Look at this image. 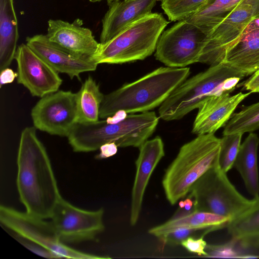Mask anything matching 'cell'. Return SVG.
<instances>
[{
	"label": "cell",
	"mask_w": 259,
	"mask_h": 259,
	"mask_svg": "<svg viewBox=\"0 0 259 259\" xmlns=\"http://www.w3.org/2000/svg\"><path fill=\"white\" fill-rule=\"evenodd\" d=\"M104 209L87 210L78 208L61 197L50 218L62 242L66 244L93 240L105 228Z\"/></svg>",
	"instance_id": "11"
},
{
	"label": "cell",
	"mask_w": 259,
	"mask_h": 259,
	"mask_svg": "<svg viewBox=\"0 0 259 259\" xmlns=\"http://www.w3.org/2000/svg\"><path fill=\"white\" fill-rule=\"evenodd\" d=\"M13 208L1 205V224L16 235L38 244L57 254L60 258L74 259L107 258L81 252L61 241L51 221L48 222Z\"/></svg>",
	"instance_id": "8"
},
{
	"label": "cell",
	"mask_w": 259,
	"mask_h": 259,
	"mask_svg": "<svg viewBox=\"0 0 259 259\" xmlns=\"http://www.w3.org/2000/svg\"><path fill=\"white\" fill-rule=\"evenodd\" d=\"M244 76L221 63L186 79L177 87L158 109L160 118L179 120L197 108L208 97L231 93Z\"/></svg>",
	"instance_id": "5"
},
{
	"label": "cell",
	"mask_w": 259,
	"mask_h": 259,
	"mask_svg": "<svg viewBox=\"0 0 259 259\" xmlns=\"http://www.w3.org/2000/svg\"><path fill=\"white\" fill-rule=\"evenodd\" d=\"M252 205L226 227L233 242L244 248H259V197L253 198Z\"/></svg>",
	"instance_id": "23"
},
{
	"label": "cell",
	"mask_w": 259,
	"mask_h": 259,
	"mask_svg": "<svg viewBox=\"0 0 259 259\" xmlns=\"http://www.w3.org/2000/svg\"><path fill=\"white\" fill-rule=\"evenodd\" d=\"M189 74L190 68L187 67L158 68L104 95L99 117L105 119L119 111L142 113L160 106Z\"/></svg>",
	"instance_id": "2"
},
{
	"label": "cell",
	"mask_w": 259,
	"mask_h": 259,
	"mask_svg": "<svg viewBox=\"0 0 259 259\" xmlns=\"http://www.w3.org/2000/svg\"><path fill=\"white\" fill-rule=\"evenodd\" d=\"M259 128V102L234 114L226 124L223 135L251 133Z\"/></svg>",
	"instance_id": "26"
},
{
	"label": "cell",
	"mask_w": 259,
	"mask_h": 259,
	"mask_svg": "<svg viewBox=\"0 0 259 259\" xmlns=\"http://www.w3.org/2000/svg\"><path fill=\"white\" fill-rule=\"evenodd\" d=\"M250 93L240 92L230 95L226 93L206 98L198 108L192 133L197 135L214 134L228 122L238 105Z\"/></svg>",
	"instance_id": "18"
},
{
	"label": "cell",
	"mask_w": 259,
	"mask_h": 259,
	"mask_svg": "<svg viewBox=\"0 0 259 259\" xmlns=\"http://www.w3.org/2000/svg\"><path fill=\"white\" fill-rule=\"evenodd\" d=\"M168 23L162 14L151 13L109 41L100 43L97 51L90 58L98 65L144 60L155 51L158 39Z\"/></svg>",
	"instance_id": "6"
},
{
	"label": "cell",
	"mask_w": 259,
	"mask_h": 259,
	"mask_svg": "<svg viewBox=\"0 0 259 259\" xmlns=\"http://www.w3.org/2000/svg\"><path fill=\"white\" fill-rule=\"evenodd\" d=\"M76 94L77 123L87 124L98 121L104 95L99 84L89 76Z\"/></svg>",
	"instance_id": "25"
},
{
	"label": "cell",
	"mask_w": 259,
	"mask_h": 259,
	"mask_svg": "<svg viewBox=\"0 0 259 259\" xmlns=\"http://www.w3.org/2000/svg\"><path fill=\"white\" fill-rule=\"evenodd\" d=\"M259 16V0H242L208 35L198 62L210 66L222 62L227 50L245 28Z\"/></svg>",
	"instance_id": "10"
},
{
	"label": "cell",
	"mask_w": 259,
	"mask_h": 259,
	"mask_svg": "<svg viewBox=\"0 0 259 259\" xmlns=\"http://www.w3.org/2000/svg\"><path fill=\"white\" fill-rule=\"evenodd\" d=\"M17 72H15L12 69L9 67L1 71L0 86L10 83L13 82L16 77H17Z\"/></svg>",
	"instance_id": "35"
},
{
	"label": "cell",
	"mask_w": 259,
	"mask_h": 259,
	"mask_svg": "<svg viewBox=\"0 0 259 259\" xmlns=\"http://www.w3.org/2000/svg\"><path fill=\"white\" fill-rule=\"evenodd\" d=\"M230 219L215 213L195 211L183 217L170 219L165 223L150 229L148 233L158 238L180 228H197L209 232L226 227Z\"/></svg>",
	"instance_id": "22"
},
{
	"label": "cell",
	"mask_w": 259,
	"mask_h": 259,
	"mask_svg": "<svg viewBox=\"0 0 259 259\" xmlns=\"http://www.w3.org/2000/svg\"><path fill=\"white\" fill-rule=\"evenodd\" d=\"M226 172L217 166L211 168L193 185L187 194L194 200L196 211L227 217L230 221L253 204L229 180Z\"/></svg>",
	"instance_id": "7"
},
{
	"label": "cell",
	"mask_w": 259,
	"mask_h": 259,
	"mask_svg": "<svg viewBox=\"0 0 259 259\" xmlns=\"http://www.w3.org/2000/svg\"><path fill=\"white\" fill-rule=\"evenodd\" d=\"M157 1H162V0H157Z\"/></svg>",
	"instance_id": "37"
},
{
	"label": "cell",
	"mask_w": 259,
	"mask_h": 259,
	"mask_svg": "<svg viewBox=\"0 0 259 259\" xmlns=\"http://www.w3.org/2000/svg\"><path fill=\"white\" fill-rule=\"evenodd\" d=\"M136 161V172L132 190L130 222L135 226L141 213L144 195L150 177L164 156V144L160 137L146 141L139 148Z\"/></svg>",
	"instance_id": "16"
},
{
	"label": "cell",
	"mask_w": 259,
	"mask_h": 259,
	"mask_svg": "<svg viewBox=\"0 0 259 259\" xmlns=\"http://www.w3.org/2000/svg\"><path fill=\"white\" fill-rule=\"evenodd\" d=\"M157 0L107 2L108 10L102 20L100 43L105 44L142 18L150 14Z\"/></svg>",
	"instance_id": "17"
},
{
	"label": "cell",
	"mask_w": 259,
	"mask_h": 259,
	"mask_svg": "<svg viewBox=\"0 0 259 259\" xmlns=\"http://www.w3.org/2000/svg\"><path fill=\"white\" fill-rule=\"evenodd\" d=\"M36 128L26 127L20 136L17 155V187L26 212L34 217L50 219L62 197L51 161Z\"/></svg>",
	"instance_id": "1"
},
{
	"label": "cell",
	"mask_w": 259,
	"mask_h": 259,
	"mask_svg": "<svg viewBox=\"0 0 259 259\" xmlns=\"http://www.w3.org/2000/svg\"><path fill=\"white\" fill-rule=\"evenodd\" d=\"M221 139L214 134L199 135L180 148L166 169L162 185L171 205L186 197L207 170L219 165Z\"/></svg>",
	"instance_id": "4"
},
{
	"label": "cell",
	"mask_w": 259,
	"mask_h": 259,
	"mask_svg": "<svg viewBox=\"0 0 259 259\" xmlns=\"http://www.w3.org/2000/svg\"><path fill=\"white\" fill-rule=\"evenodd\" d=\"M158 121L154 112L147 111L127 115L115 123L103 119L90 123H76L67 138L76 152L95 151L108 143H114L121 148H139L153 134Z\"/></svg>",
	"instance_id": "3"
},
{
	"label": "cell",
	"mask_w": 259,
	"mask_h": 259,
	"mask_svg": "<svg viewBox=\"0 0 259 259\" xmlns=\"http://www.w3.org/2000/svg\"><path fill=\"white\" fill-rule=\"evenodd\" d=\"M242 134L223 135L221 139V147L219 157V166L227 172L232 168L238 152Z\"/></svg>",
	"instance_id": "28"
},
{
	"label": "cell",
	"mask_w": 259,
	"mask_h": 259,
	"mask_svg": "<svg viewBox=\"0 0 259 259\" xmlns=\"http://www.w3.org/2000/svg\"><path fill=\"white\" fill-rule=\"evenodd\" d=\"M245 90L251 93H259V69L241 84Z\"/></svg>",
	"instance_id": "33"
},
{
	"label": "cell",
	"mask_w": 259,
	"mask_h": 259,
	"mask_svg": "<svg viewBox=\"0 0 259 259\" xmlns=\"http://www.w3.org/2000/svg\"><path fill=\"white\" fill-rule=\"evenodd\" d=\"M26 44L58 73H65L71 79L89 71L98 65L90 58L73 55L51 42L46 34L28 36Z\"/></svg>",
	"instance_id": "14"
},
{
	"label": "cell",
	"mask_w": 259,
	"mask_h": 259,
	"mask_svg": "<svg viewBox=\"0 0 259 259\" xmlns=\"http://www.w3.org/2000/svg\"><path fill=\"white\" fill-rule=\"evenodd\" d=\"M222 63L244 77L259 69V16L254 17L226 51Z\"/></svg>",
	"instance_id": "19"
},
{
	"label": "cell",
	"mask_w": 259,
	"mask_h": 259,
	"mask_svg": "<svg viewBox=\"0 0 259 259\" xmlns=\"http://www.w3.org/2000/svg\"><path fill=\"white\" fill-rule=\"evenodd\" d=\"M16 238L23 246L34 253L49 258H59L55 253L45 247L17 235Z\"/></svg>",
	"instance_id": "31"
},
{
	"label": "cell",
	"mask_w": 259,
	"mask_h": 259,
	"mask_svg": "<svg viewBox=\"0 0 259 259\" xmlns=\"http://www.w3.org/2000/svg\"><path fill=\"white\" fill-rule=\"evenodd\" d=\"M89 1L92 3H96V2H100V1H102L103 0H89ZM106 1H107V2H109V1H120V0H106Z\"/></svg>",
	"instance_id": "36"
},
{
	"label": "cell",
	"mask_w": 259,
	"mask_h": 259,
	"mask_svg": "<svg viewBox=\"0 0 259 259\" xmlns=\"http://www.w3.org/2000/svg\"><path fill=\"white\" fill-rule=\"evenodd\" d=\"M208 233V230L201 228H180L169 232L159 239L165 244L176 245L181 244L183 240L188 237H204Z\"/></svg>",
	"instance_id": "29"
},
{
	"label": "cell",
	"mask_w": 259,
	"mask_h": 259,
	"mask_svg": "<svg viewBox=\"0 0 259 259\" xmlns=\"http://www.w3.org/2000/svg\"><path fill=\"white\" fill-rule=\"evenodd\" d=\"M196 210L194 199L189 195L181 200L179 204V207L170 219H176L190 214Z\"/></svg>",
	"instance_id": "32"
},
{
	"label": "cell",
	"mask_w": 259,
	"mask_h": 259,
	"mask_svg": "<svg viewBox=\"0 0 259 259\" xmlns=\"http://www.w3.org/2000/svg\"><path fill=\"white\" fill-rule=\"evenodd\" d=\"M18 38L14 0H0V71L15 59Z\"/></svg>",
	"instance_id": "21"
},
{
	"label": "cell",
	"mask_w": 259,
	"mask_h": 259,
	"mask_svg": "<svg viewBox=\"0 0 259 259\" xmlns=\"http://www.w3.org/2000/svg\"><path fill=\"white\" fill-rule=\"evenodd\" d=\"M206 0H162L161 7L170 21H178L196 12Z\"/></svg>",
	"instance_id": "27"
},
{
	"label": "cell",
	"mask_w": 259,
	"mask_h": 259,
	"mask_svg": "<svg viewBox=\"0 0 259 259\" xmlns=\"http://www.w3.org/2000/svg\"><path fill=\"white\" fill-rule=\"evenodd\" d=\"M117 146L114 143H106L102 145L100 148V152L96 156L97 159L109 158L116 154Z\"/></svg>",
	"instance_id": "34"
},
{
	"label": "cell",
	"mask_w": 259,
	"mask_h": 259,
	"mask_svg": "<svg viewBox=\"0 0 259 259\" xmlns=\"http://www.w3.org/2000/svg\"><path fill=\"white\" fill-rule=\"evenodd\" d=\"M242 0H206L194 13L183 20L208 35Z\"/></svg>",
	"instance_id": "24"
},
{
	"label": "cell",
	"mask_w": 259,
	"mask_h": 259,
	"mask_svg": "<svg viewBox=\"0 0 259 259\" xmlns=\"http://www.w3.org/2000/svg\"><path fill=\"white\" fill-rule=\"evenodd\" d=\"M188 251L197 254L198 255L207 256L206 251L207 243L203 237H190L183 240L181 244Z\"/></svg>",
	"instance_id": "30"
},
{
	"label": "cell",
	"mask_w": 259,
	"mask_h": 259,
	"mask_svg": "<svg viewBox=\"0 0 259 259\" xmlns=\"http://www.w3.org/2000/svg\"><path fill=\"white\" fill-rule=\"evenodd\" d=\"M258 145L257 135L254 133H250L241 144L233 164V167L240 174L247 191L253 198L259 197Z\"/></svg>",
	"instance_id": "20"
},
{
	"label": "cell",
	"mask_w": 259,
	"mask_h": 259,
	"mask_svg": "<svg viewBox=\"0 0 259 259\" xmlns=\"http://www.w3.org/2000/svg\"><path fill=\"white\" fill-rule=\"evenodd\" d=\"M46 35L51 42L78 56L91 58L100 46L92 31L82 26V20L78 19L72 23L50 19Z\"/></svg>",
	"instance_id": "15"
},
{
	"label": "cell",
	"mask_w": 259,
	"mask_h": 259,
	"mask_svg": "<svg viewBox=\"0 0 259 259\" xmlns=\"http://www.w3.org/2000/svg\"><path fill=\"white\" fill-rule=\"evenodd\" d=\"M31 116L36 129L67 137L77 123L76 93L58 90L40 98L32 108Z\"/></svg>",
	"instance_id": "12"
},
{
	"label": "cell",
	"mask_w": 259,
	"mask_h": 259,
	"mask_svg": "<svg viewBox=\"0 0 259 259\" xmlns=\"http://www.w3.org/2000/svg\"><path fill=\"white\" fill-rule=\"evenodd\" d=\"M15 59L17 82L34 97L42 98L56 92L62 83L59 73L26 44L18 46Z\"/></svg>",
	"instance_id": "13"
},
{
	"label": "cell",
	"mask_w": 259,
	"mask_h": 259,
	"mask_svg": "<svg viewBox=\"0 0 259 259\" xmlns=\"http://www.w3.org/2000/svg\"><path fill=\"white\" fill-rule=\"evenodd\" d=\"M206 36L194 24L185 20L178 21L160 35L155 57L170 67H186L197 63Z\"/></svg>",
	"instance_id": "9"
}]
</instances>
